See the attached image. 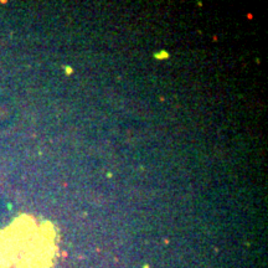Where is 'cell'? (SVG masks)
Masks as SVG:
<instances>
[{
	"instance_id": "6da1fadb",
	"label": "cell",
	"mask_w": 268,
	"mask_h": 268,
	"mask_svg": "<svg viewBox=\"0 0 268 268\" xmlns=\"http://www.w3.org/2000/svg\"><path fill=\"white\" fill-rule=\"evenodd\" d=\"M20 233L21 236L11 233V238L6 240L1 250V268H44L47 250L45 236L36 228Z\"/></svg>"
}]
</instances>
